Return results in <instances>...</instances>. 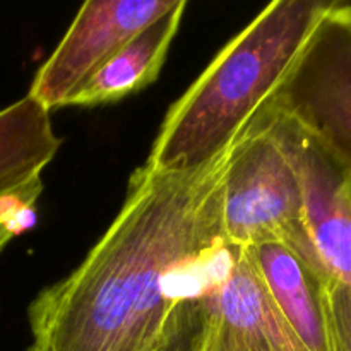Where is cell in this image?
I'll use <instances>...</instances> for the list:
<instances>
[{
    "instance_id": "7a4b0ae2",
    "label": "cell",
    "mask_w": 351,
    "mask_h": 351,
    "mask_svg": "<svg viewBox=\"0 0 351 351\" xmlns=\"http://www.w3.org/2000/svg\"><path fill=\"white\" fill-rule=\"evenodd\" d=\"M335 0H274L168 108L146 165L192 170L235 146L274 105Z\"/></svg>"
},
{
    "instance_id": "30bf717a",
    "label": "cell",
    "mask_w": 351,
    "mask_h": 351,
    "mask_svg": "<svg viewBox=\"0 0 351 351\" xmlns=\"http://www.w3.org/2000/svg\"><path fill=\"white\" fill-rule=\"evenodd\" d=\"M16 235L17 233H16V230H14V226L10 225L5 218H2V216H0V254L3 252V249L7 247V243H9Z\"/></svg>"
},
{
    "instance_id": "3957f363",
    "label": "cell",
    "mask_w": 351,
    "mask_h": 351,
    "mask_svg": "<svg viewBox=\"0 0 351 351\" xmlns=\"http://www.w3.org/2000/svg\"><path fill=\"white\" fill-rule=\"evenodd\" d=\"M223 226L228 243L237 249L278 243L328 273L308 232L293 165L264 117L233 146L225 178Z\"/></svg>"
},
{
    "instance_id": "277c9868",
    "label": "cell",
    "mask_w": 351,
    "mask_h": 351,
    "mask_svg": "<svg viewBox=\"0 0 351 351\" xmlns=\"http://www.w3.org/2000/svg\"><path fill=\"white\" fill-rule=\"evenodd\" d=\"M273 106L351 165V3L332 2Z\"/></svg>"
},
{
    "instance_id": "8fae6325",
    "label": "cell",
    "mask_w": 351,
    "mask_h": 351,
    "mask_svg": "<svg viewBox=\"0 0 351 351\" xmlns=\"http://www.w3.org/2000/svg\"><path fill=\"white\" fill-rule=\"evenodd\" d=\"M345 285H348V287L351 288V278H350V281H348V283H345Z\"/></svg>"
},
{
    "instance_id": "6da1fadb",
    "label": "cell",
    "mask_w": 351,
    "mask_h": 351,
    "mask_svg": "<svg viewBox=\"0 0 351 351\" xmlns=\"http://www.w3.org/2000/svg\"><path fill=\"white\" fill-rule=\"evenodd\" d=\"M232 151L192 170L137 168L110 228L27 307V351H204L237 256L223 226Z\"/></svg>"
},
{
    "instance_id": "8992f818",
    "label": "cell",
    "mask_w": 351,
    "mask_h": 351,
    "mask_svg": "<svg viewBox=\"0 0 351 351\" xmlns=\"http://www.w3.org/2000/svg\"><path fill=\"white\" fill-rule=\"evenodd\" d=\"M204 351H307L242 249L216 297Z\"/></svg>"
},
{
    "instance_id": "ba28073f",
    "label": "cell",
    "mask_w": 351,
    "mask_h": 351,
    "mask_svg": "<svg viewBox=\"0 0 351 351\" xmlns=\"http://www.w3.org/2000/svg\"><path fill=\"white\" fill-rule=\"evenodd\" d=\"M50 113L29 95L0 110V206L36 204L41 173L62 146Z\"/></svg>"
},
{
    "instance_id": "52a82bcc",
    "label": "cell",
    "mask_w": 351,
    "mask_h": 351,
    "mask_svg": "<svg viewBox=\"0 0 351 351\" xmlns=\"http://www.w3.org/2000/svg\"><path fill=\"white\" fill-rule=\"evenodd\" d=\"M278 311L307 351H332L329 274L278 243L245 249Z\"/></svg>"
},
{
    "instance_id": "9c48e42d",
    "label": "cell",
    "mask_w": 351,
    "mask_h": 351,
    "mask_svg": "<svg viewBox=\"0 0 351 351\" xmlns=\"http://www.w3.org/2000/svg\"><path fill=\"white\" fill-rule=\"evenodd\" d=\"M187 7L185 0H178L175 9L137 33L89 79L69 106L119 101L153 84L163 69Z\"/></svg>"
},
{
    "instance_id": "5b68a950",
    "label": "cell",
    "mask_w": 351,
    "mask_h": 351,
    "mask_svg": "<svg viewBox=\"0 0 351 351\" xmlns=\"http://www.w3.org/2000/svg\"><path fill=\"white\" fill-rule=\"evenodd\" d=\"M178 0H88L50 57L34 74L27 95L48 112L69 106L89 79L137 33L175 9Z\"/></svg>"
}]
</instances>
